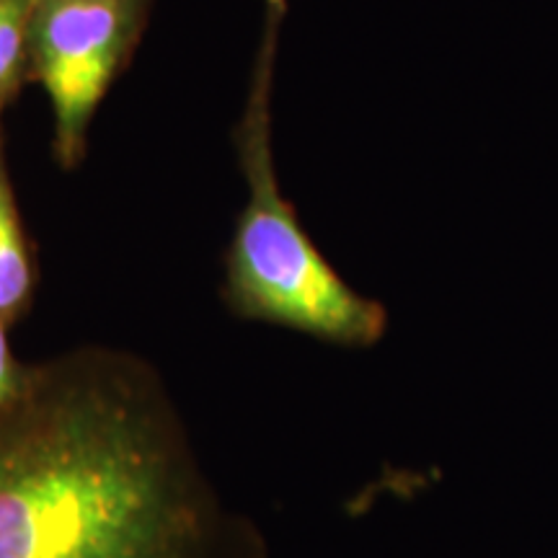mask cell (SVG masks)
Returning <instances> with one entry per match:
<instances>
[{
  "mask_svg": "<svg viewBox=\"0 0 558 558\" xmlns=\"http://www.w3.org/2000/svg\"><path fill=\"white\" fill-rule=\"evenodd\" d=\"M34 0H0V94L9 96L29 60Z\"/></svg>",
  "mask_w": 558,
  "mask_h": 558,
  "instance_id": "cell-5",
  "label": "cell"
},
{
  "mask_svg": "<svg viewBox=\"0 0 558 558\" xmlns=\"http://www.w3.org/2000/svg\"><path fill=\"white\" fill-rule=\"evenodd\" d=\"M158 373L78 349L0 411V558H246Z\"/></svg>",
  "mask_w": 558,
  "mask_h": 558,
  "instance_id": "cell-1",
  "label": "cell"
},
{
  "mask_svg": "<svg viewBox=\"0 0 558 558\" xmlns=\"http://www.w3.org/2000/svg\"><path fill=\"white\" fill-rule=\"evenodd\" d=\"M3 99H5V96H3V94H0V109H3Z\"/></svg>",
  "mask_w": 558,
  "mask_h": 558,
  "instance_id": "cell-7",
  "label": "cell"
},
{
  "mask_svg": "<svg viewBox=\"0 0 558 558\" xmlns=\"http://www.w3.org/2000/svg\"><path fill=\"white\" fill-rule=\"evenodd\" d=\"M269 62L264 52L246 124L243 173L248 202L228 251V300L246 318L269 320L344 347H369L388 329L383 303L341 279L282 197L269 145Z\"/></svg>",
  "mask_w": 558,
  "mask_h": 558,
  "instance_id": "cell-2",
  "label": "cell"
},
{
  "mask_svg": "<svg viewBox=\"0 0 558 558\" xmlns=\"http://www.w3.org/2000/svg\"><path fill=\"white\" fill-rule=\"evenodd\" d=\"M32 295V262L13 192L0 169V320H11Z\"/></svg>",
  "mask_w": 558,
  "mask_h": 558,
  "instance_id": "cell-4",
  "label": "cell"
},
{
  "mask_svg": "<svg viewBox=\"0 0 558 558\" xmlns=\"http://www.w3.org/2000/svg\"><path fill=\"white\" fill-rule=\"evenodd\" d=\"M148 0H34L29 62L54 114V148L81 160L88 124L135 47Z\"/></svg>",
  "mask_w": 558,
  "mask_h": 558,
  "instance_id": "cell-3",
  "label": "cell"
},
{
  "mask_svg": "<svg viewBox=\"0 0 558 558\" xmlns=\"http://www.w3.org/2000/svg\"><path fill=\"white\" fill-rule=\"evenodd\" d=\"M3 326L5 324L0 320V411L16 399L19 390L24 388V380H26V373H21L16 360H13Z\"/></svg>",
  "mask_w": 558,
  "mask_h": 558,
  "instance_id": "cell-6",
  "label": "cell"
}]
</instances>
